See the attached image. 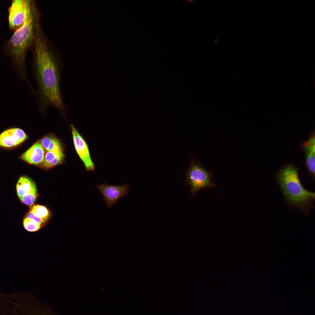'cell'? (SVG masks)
<instances>
[{
    "mask_svg": "<svg viewBox=\"0 0 315 315\" xmlns=\"http://www.w3.org/2000/svg\"><path fill=\"white\" fill-rule=\"evenodd\" d=\"M73 139L75 147L80 158L88 172L94 171L95 166L90 153L88 146L73 125H71Z\"/></svg>",
    "mask_w": 315,
    "mask_h": 315,
    "instance_id": "8992f818",
    "label": "cell"
},
{
    "mask_svg": "<svg viewBox=\"0 0 315 315\" xmlns=\"http://www.w3.org/2000/svg\"><path fill=\"white\" fill-rule=\"evenodd\" d=\"M16 190L19 199L28 194L37 192L34 182L26 176H22L20 178L17 184Z\"/></svg>",
    "mask_w": 315,
    "mask_h": 315,
    "instance_id": "8fae6325",
    "label": "cell"
},
{
    "mask_svg": "<svg viewBox=\"0 0 315 315\" xmlns=\"http://www.w3.org/2000/svg\"><path fill=\"white\" fill-rule=\"evenodd\" d=\"M27 217L42 226L45 222L40 218L37 217L30 211L27 215Z\"/></svg>",
    "mask_w": 315,
    "mask_h": 315,
    "instance_id": "e0dca14e",
    "label": "cell"
},
{
    "mask_svg": "<svg viewBox=\"0 0 315 315\" xmlns=\"http://www.w3.org/2000/svg\"><path fill=\"white\" fill-rule=\"evenodd\" d=\"M212 173L203 167L198 162L192 161L186 174L185 183L190 186L192 196L203 189L214 187L212 181Z\"/></svg>",
    "mask_w": 315,
    "mask_h": 315,
    "instance_id": "277c9868",
    "label": "cell"
},
{
    "mask_svg": "<svg viewBox=\"0 0 315 315\" xmlns=\"http://www.w3.org/2000/svg\"><path fill=\"white\" fill-rule=\"evenodd\" d=\"M36 192L26 195L20 199L22 202L28 206L32 205L36 198Z\"/></svg>",
    "mask_w": 315,
    "mask_h": 315,
    "instance_id": "2e32d148",
    "label": "cell"
},
{
    "mask_svg": "<svg viewBox=\"0 0 315 315\" xmlns=\"http://www.w3.org/2000/svg\"><path fill=\"white\" fill-rule=\"evenodd\" d=\"M40 33L37 31L34 43L35 75L40 109L51 106L64 113L66 108L60 88L59 69Z\"/></svg>",
    "mask_w": 315,
    "mask_h": 315,
    "instance_id": "6da1fadb",
    "label": "cell"
},
{
    "mask_svg": "<svg viewBox=\"0 0 315 315\" xmlns=\"http://www.w3.org/2000/svg\"><path fill=\"white\" fill-rule=\"evenodd\" d=\"M95 187L99 191L103 197L108 209L115 205L121 197L128 195L130 190L127 183L121 185H108L104 182L102 184L96 185Z\"/></svg>",
    "mask_w": 315,
    "mask_h": 315,
    "instance_id": "5b68a950",
    "label": "cell"
},
{
    "mask_svg": "<svg viewBox=\"0 0 315 315\" xmlns=\"http://www.w3.org/2000/svg\"><path fill=\"white\" fill-rule=\"evenodd\" d=\"M24 0L12 1L8 9L9 27L15 31L22 24L24 18Z\"/></svg>",
    "mask_w": 315,
    "mask_h": 315,
    "instance_id": "52a82bcc",
    "label": "cell"
},
{
    "mask_svg": "<svg viewBox=\"0 0 315 315\" xmlns=\"http://www.w3.org/2000/svg\"><path fill=\"white\" fill-rule=\"evenodd\" d=\"M24 18L22 25L14 31L9 42L14 62L23 78H26L24 62L27 51L34 38L35 16L31 1L24 0Z\"/></svg>",
    "mask_w": 315,
    "mask_h": 315,
    "instance_id": "7a4b0ae2",
    "label": "cell"
},
{
    "mask_svg": "<svg viewBox=\"0 0 315 315\" xmlns=\"http://www.w3.org/2000/svg\"><path fill=\"white\" fill-rule=\"evenodd\" d=\"M45 154L41 139H40L23 153L20 158L31 164L40 166L43 162Z\"/></svg>",
    "mask_w": 315,
    "mask_h": 315,
    "instance_id": "9c48e42d",
    "label": "cell"
},
{
    "mask_svg": "<svg viewBox=\"0 0 315 315\" xmlns=\"http://www.w3.org/2000/svg\"><path fill=\"white\" fill-rule=\"evenodd\" d=\"M28 137L21 129L13 128L8 129L0 134V146L10 147L21 144Z\"/></svg>",
    "mask_w": 315,
    "mask_h": 315,
    "instance_id": "ba28073f",
    "label": "cell"
},
{
    "mask_svg": "<svg viewBox=\"0 0 315 315\" xmlns=\"http://www.w3.org/2000/svg\"><path fill=\"white\" fill-rule=\"evenodd\" d=\"M23 225L24 229L27 231L30 232L38 231L42 227L41 225L27 217L24 219Z\"/></svg>",
    "mask_w": 315,
    "mask_h": 315,
    "instance_id": "9a60e30c",
    "label": "cell"
},
{
    "mask_svg": "<svg viewBox=\"0 0 315 315\" xmlns=\"http://www.w3.org/2000/svg\"><path fill=\"white\" fill-rule=\"evenodd\" d=\"M41 141L43 148L47 151H63L59 140L53 136H46L41 139Z\"/></svg>",
    "mask_w": 315,
    "mask_h": 315,
    "instance_id": "4fadbf2b",
    "label": "cell"
},
{
    "mask_svg": "<svg viewBox=\"0 0 315 315\" xmlns=\"http://www.w3.org/2000/svg\"><path fill=\"white\" fill-rule=\"evenodd\" d=\"M64 157L63 151H47L43 162L39 166L44 169L51 168L61 163Z\"/></svg>",
    "mask_w": 315,
    "mask_h": 315,
    "instance_id": "7c38bea8",
    "label": "cell"
},
{
    "mask_svg": "<svg viewBox=\"0 0 315 315\" xmlns=\"http://www.w3.org/2000/svg\"><path fill=\"white\" fill-rule=\"evenodd\" d=\"M276 178L287 202L303 210H308L314 200L315 194L303 186L297 169L292 165L286 166L279 171Z\"/></svg>",
    "mask_w": 315,
    "mask_h": 315,
    "instance_id": "3957f363",
    "label": "cell"
},
{
    "mask_svg": "<svg viewBox=\"0 0 315 315\" xmlns=\"http://www.w3.org/2000/svg\"><path fill=\"white\" fill-rule=\"evenodd\" d=\"M315 135L313 134L302 144L306 153V163L307 168L313 175H314L315 166Z\"/></svg>",
    "mask_w": 315,
    "mask_h": 315,
    "instance_id": "30bf717a",
    "label": "cell"
},
{
    "mask_svg": "<svg viewBox=\"0 0 315 315\" xmlns=\"http://www.w3.org/2000/svg\"><path fill=\"white\" fill-rule=\"evenodd\" d=\"M30 211L45 222L49 217L48 210L46 207L43 205L39 204L34 205L31 208Z\"/></svg>",
    "mask_w": 315,
    "mask_h": 315,
    "instance_id": "5bb4252c",
    "label": "cell"
}]
</instances>
